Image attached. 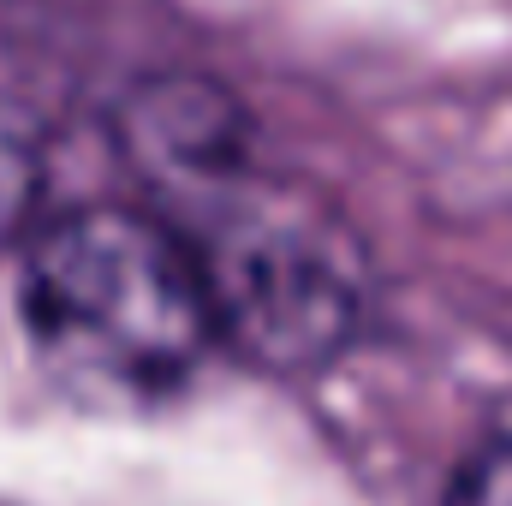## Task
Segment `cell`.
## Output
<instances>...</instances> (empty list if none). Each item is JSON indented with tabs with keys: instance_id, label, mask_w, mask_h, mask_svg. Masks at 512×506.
<instances>
[{
	"instance_id": "1",
	"label": "cell",
	"mask_w": 512,
	"mask_h": 506,
	"mask_svg": "<svg viewBox=\"0 0 512 506\" xmlns=\"http://www.w3.org/2000/svg\"><path fill=\"white\" fill-rule=\"evenodd\" d=\"M24 322L36 352L90 393H167L221 340L179 227L120 203L66 215L36 239Z\"/></svg>"
},
{
	"instance_id": "2",
	"label": "cell",
	"mask_w": 512,
	"mask_h": 506,
	"mask_svg": "<svg viewBox=\"0 0 512 506\" xmlns=\"http://www.w3.org/2000/svg\"><path fill=\"white\" fill-rule=\"evenodd\" d=\"M173 221L197 256L221 340L262 370H316L364 322L370 274L352 227L304 185L262 179L251 161L179 191Z\"/></svg>"
},
{
	"instance_id": "3",
	"label": "cell",
	"mask_w": 512,
	"mask_h": 506,
	"mask_svg": "<svg viewBox=\"0 0 512 506\" xmlns=\"http://www.w3.org/2000/svg\"><path fill=\"white\" fill-rule=\"evenodd\" d=\"M447 506H512V441H495L477 459H465Z\"/></svg>"
},
{
	"instance_id": "4",
	"label": "cell",
	"mask_w": 512,
	"mask_h": 506,
	"mask_svg": "<svg viewBox=\"0 0 512 506\" xmlns=\"http://www.w3.org/2000/svg\"><path fill=\"white\" fill-rule=\"evenodd\" d=\"M30 185H36V173H30V143L12 126H0V233L24 215Z\"/></svg>"
}]
</instances>
